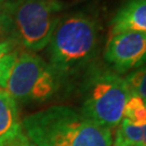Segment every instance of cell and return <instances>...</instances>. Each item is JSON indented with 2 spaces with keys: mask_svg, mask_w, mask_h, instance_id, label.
Here are the masks:
<instances>
[{
  "mask_svg": "<svg viewBox=\"0 0 146 146\" xmlns=\"http://www.w3.org/2000/svg\"><path fill=\"white\" fill-rule=\"evenodd\" d=\"M22 127L37 146H111V130L70 106L54 105L25 117Z\"/></svg>",
  "mask_w": 146,
  "mask_h": 146,
  "instance_id": "obj_1",
  "label": "cell"
},
{
  "mask_svg": "<svg viewBox=\"0 0 146 146\" xmlns=\"http://www.w3.org/2000/svg\"><path fill=\"white\" fill-rule=\"evenodd\" d=\"M100 38L95 16L79 11L62 17L47 46L48 62L65 80L91 66L99 53Z\"/></svg>",
  "mask_w": 146,
  "mask_h": 146,
  "instance_id": "obj_2",
  "label": "cell"
},
{
  "mask_svg": "<svg viewBox=\"0 0 146 146\" xmlns=\"http://www.w3.org/2000/svg\"><path fill=\"white\" fill-rule=\"evenodd\" d=\"M130 94L121 75L110 68L91 67L81 84L80 111L95 123L111 130L123 119Z\"/></svg>",
  "mask_w": 146,
  "mask_h": 146,
  "instance_id": "obj_3",
  "label": "cell"
},
{
  "mask_svg": "<svg viewBox=\"0 0 146 146\" xmlns=\"http://www.w3.org/2000/svg\"><path fill=\"white\" fill-rule=\"evenodd\" d=\"M64 79L35 52H20L5 81V90L17 102L41 103L60 91Z\"/></svg>",
  "mask_w": 146,
  "mask_h": 146,
  "instance_id": "obj_4",
  "label": "cell"
},
{
  "mask_svg": "<svg viewBox=\"0 0 146 146\" xmlns=\"http://www.w3.org/2000/svg\"><path fill=\"white\" fill-rule=\"evenodd\" d=\"M3 8L13 20L20 46L36 53L49 44L64 5L58 0H13Z\"/></svg>",
  "mask_w": 146,
  "mask_h": 146,
  "instance_id": "obj_5",
  "label": "cell"
},
{
  "mask_svg": "<svg viewBox=\"0 0 146 146\" xmlns=\"http://www.w3.org/2000/svg\"><path fill=\"white\" fill-rule=\"evenodd\" d=\"M104 61L118 75L129 74L146 64V33L125 31L110 34Z\"/></svg>",
  "mask_w": 146,
  "mask_h": 146,
  "instance_id": "obj_6",
  "label": "cell"
},
{
  "mask_svg": "<svg viewBox=\"0 0 146 146\" xmlns=\"http://www.w3.org/2000/svg\"><path fill=\"white\" fill-rule=\"evenodd\" d=\"M134 31L146 33V0H125L110 23V34Z\"/></svg>",
  "mask_w": 146,
  "mask_h": 146,
  "instance_id": "obj_7",
  "label": "cell"
},
{
  "mask_svg": "<svg viewBox=\"0 0 146 146\" xmlns=\"http://www.w3.org/2000/svg\"><path fill=\"white\" fill-rule=\"evenodd\" d=\"M22 130L16 101L0 89V146H5Z\"/></svg>",
  "mask_w": 146,
  "mask_h": 146,
  "instance_id": "obj_8",
  "label": "cell"
},
{
  "mask_svg": "<svg viewBox=\"0 0 146 146\" xmlns=\"http://www.w3.org/2000/svg\"><path fill=\"white\" fill-rule=\"evenodd\" d=\"M115 146H143V130L142 127L131 123L127 119L121 120L117 130L115 140L113 141Z\"/></svg>",
  "mask_w": 146,
  "mask_h": 146,
  "instance_id": "obj_9",
  "label": "cell"
},
{
  "mask_svg": "<svg viewBox=\"0 0 146 146\" xmlns=\"http://www.w3.org/2000/svg\"><path fill=\"white\" fill-rule=\"evenodd\" d=\"M19 46L17 40H11L0 44V89L5 88V81L10 69L19 55Z\"/></svg>",
  "mask_w": 146,
  "mask_h": 146,
  "instance_id": "obj_10",
  "label": "cell"
},
{
  "mask_svg": "<svg viewBox=\"0 0 146 146\" xmlns=\"http://www.w3.org/2000/svg\"><path fill=\"white\" fill-rule=\"evenodd\" d=\"M123 118L135 125H146V103L145 101L134 94H130L123 110Z\"/></svg>",
  "mask_w": 146,
  "mask_h": 146,
  "instance_id": "obj_11",
  "label": "cell"
},
{
  "mask_svg": "<svg viewBox=\"0 0 146 146\" xmlns=\"http://www.w3.org/2000/svg\"><path fill=\"white\" fill-rule=\"evenodd\" d=\"M125 81L130 93L142 98L146 103V64L127 74Z\"/></svg>",
  "mask_w": 146,
  "mask_h": 146,
  "instance_id": "obj_12",
  "label": "cell"
},
{
  "mask_svg": "<svg viewBox=\"0 0 146 146\" xmlns=\"http://www.w3.org/2000/svg\"><path fill=\"white\" fill-rule=\"evenodd\" d=\"M11 40H17L15 27L9 12L2 7V10L0 11V44Z\"/></svg>",
  "mask_w": 146,
  "mask_h": 146,
  "instance_id": "obj_13",
  "label": "cell"
},
{
  "mask_svg": "<svg viewBox=\"0 0 146 146\" xmlns=\"http://www.w3.org/2000/svg\"><path fill=\"white\" fill-rule=\"evenodd\" d=\"M5 146H37V145L25 134L24 130H22L11 141L8 142Z\"/></svg>",
  "mask_w": 146,
  "mask_h": 146,
  "instance_id": "obj_14",
  "label": "cell"
},
{
  "mask_svg": "<svg viewBox=\"0 0 146 146\" xmlns=\"http://www.w3.org/2000/svg\"><path fill=\"white\" fill-rule=\"evenodd\" d=\"M143 130V146H146V125L142 127Z\"/></svg>",
  "mask_w": 146,
  "mask_h": 146,
  "instance_id": "obj_15",
  "label": "cell"
},
{
  "mask_svg": "<svg viewBox=\"0 0 146 146\" xmlns=\"http://www.w3.org/2000/svg\"><path fill=\"white\" fill-rule=\"evenodd\" d=\"M3 1H5V0H0V8H1L2 5H3Z\"/></svg>",
  "mask_w": 146,
  "mask_h": 146,
  "instance_id": "obj_16",
  "label": "cell"
},
{
  "mask_svg": "<svg viewBox=\"0 0 146 146\" xmlns=\"http://www.w3.org/2000/svg\"><path fill=\"white\" fill-rule=\"evenodd\" d=\"M111 146H115V145H113V144H111Z\"/></svg>",
  "mask_w": 146,
  "mask_h": 146,
  "instance_id": "obj_17",
  "label": "cell"
}]
</instances>
